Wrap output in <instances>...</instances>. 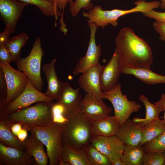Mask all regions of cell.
Masks as SVG:
<instances>
[{
  "instance_id": "obj_10",
  "label": "cell",
  "mask_w": 165,
  "mask_h": 165,
  "mask_svg": "<svg viewBox=\"0 0 165 165\" xmlns=\"http://www.w3.org/2000/svg\"><path fill=\"white\" fill-rule=\"evenodd\" d=\"M0 68L3 73L7 87L6 106L23 92L28 78L24 73L16 70L9 63H0Z\"/></svg>"
},
{
  "instance_id": "obj_34",
  "label": "cell",
  "mask_w": 165,
  "mask_h": 165,
  "mask_svg": "<svg viewBox=\"0 0 165 165\" xmlns=\"http://www.w3.org/2000/svg\"><path fill=\"white\" fill-rule=\"evenodd\" d=\"M91 0H75L69 2V10L72 16L76 17L78 15L80 10L83 9L89 10L94 7Z\"/></svg>"
},
{
  "instance_id": "obj_16",
  "label": "cell",
  "mask_w": 165,
  "mask_h": 165,
  "mask_svg": "<svg viewBox=\"0 0 165 165\" xmlns=\"http://www.w3.org/2000/svg\"><path fill=\"white\" fill-rule=\"evenodd\" d=\"M0 164L36 165L32 156L26 151L6 146L0 142Z\"/></svg>"
},
{
  "instance_id": "obj_2",
  "label": "cell",
  "mask_w": 165,
  "mask_h": 165,
  "mask_svg": "<svg viewBox=\"0 0 165 165\" xmlns=\"http://www.w3.org/2000/svg\"><path fill=\"white\" fill-rule=\"evenodd\" d=\"M68 120L62 130V144L76 149L84 148L94 136L92 121L79 111H67Z\"/></svg>"
},
{
  "instance_id": "obj_38",
  "label": "cell",
  "mask_w": 165,
  "mask_h": 165,
  "mask_svg": "<svg viewBox=\"0 0 165 165\" xmlns=\"http://www.w3.org/2000/svg\"><path fill=\"white\" fill-rule=\"evenodd\" d=\"M12 34L10 30L5 27L4 31L0 34V46L5 45Z\"/></svg>"
},
{
  "instance_id": "obj_27",
  "label": "cell",
  "mask_w": 165,
  "mask_h": 165,
  "mask_svg": "<svg viewBox=\"0 0 165 165\" xmlns=\"http://www.w3.org/2000/svg\"><path fill=\"white\" fill-rule=\"evenodd\" d=\"M145 152L142 145H126L121 160L124 165H142Z\"/></svg>"
},
{
  "instance_id": "obj_3",
  "label": "cell",
  "mask_w": 165,
  "mask_h": 165,
  "mask_svg": "<svg viewBox=\"0 0 165 165\" xmlns=\"http://www.w3.org/2000/svg\"><path fill=\"white\" fill-rule=\"evenodd\" d=\"M134 4L136 6L128 10L115 9L104 10L100 6H96L86 12H83L82 15L88 18V24H94L98 28H104L111 24L114 27L118 25V19L121 16L129 13L141 12L142 13L151 10L157 9L160 6V2L157 1L146 2L144 0H138Z\"/></svg>"
},
{
  "instance_id": "obj_37",
  "label": "cell",
  "mask_w": 165,
  "mask_h": 165,
  "mask_svg": "<svg viewBox=\"0 0 165 165\" xmlns=\"http://www.w3.org/2000/svg\"><path fill=\"white\" fill-rule=\"evenodd\" d=\"M153 27L160 34V39L165 42V23L156 21L153 23Z\"/></svg>"
},
{
  "instance_id": "obj_33",
  "label": "cell",
  "mask_w": 165,
  "mask_h": 165,
  "mask_svg": "<svg viewBox=\"0 0 165 165\" xmlns=\"http://www.w3.org/2000/svg\"><path fill=\"white\" fill-rule=\"evenodd\" d=\"M164 162L163 152H145L142 159V165H164Z\"/></svg>"
},
{
  "instance_id": "obj_21",
  "label": "cell",
  "mask_w": 165,
  "mask_h": 165,
  "mask_svg": "<svg viewBox=\"0 0 165 165\" xmlns=\"http://www.w3.org/2000/svg\"><path fill=\"white\" fill-rule=\"evenodd\" d=\"M26 151L34 158L38 165H47L49 162L44 144L32 133L25 141Z\"/></svg>"
},
{
  "instance_id": "obj_17",
  "label": "cell",
  "mask_w": 165,
  "mask_h": 165,
  "mask_svg": "<svg viewBox=\"0 0 165 165\" xmlns=\"http://www.w3.org/2000/svg\"><path fill=\"white\" fill-rule=\"evenodd\" d=\"M57 60L54 59L44 65L43 70L46 79L47 87L46 95L53 100L58 101L60 97L64 82L59 80L55 69Z\"/></svg>"
},
{
  "instance_id": "obj_41",
  "label": "cell",
  "mask_w": 165,
  "mask_h": 165,
  "mask_svg": "<svg viewBox=\"0 0 165 165\" xmlns=\"http://www.w3.org/2000/svg\"><path fill=\"white\" fill-rule=\"evenodd\" d=\"M155 104L158 106L162 107L164 111V115L163 117V121L165 123V94H162L160 99L156 102Z\"/></svg>"
},
{
  "instance_id": "obj_28",
  "label": "cell",
  "mask_w": 165,
  "mask_h": 165,
  "mask_svg": "<svg viewBox=\"0 0 165 165\" xmlns=\"http://www.w3.org/2000/svg\"><path fill=\"white\" fill-rule=\"evenodd\" d=\"M139 99L145 105L146 110L145 116L144 118H134L133 120L134 121L138 122L141 127L148 122L159 118L160 113L164 111L163 108L151 103L148 98L144 94L140 95Z\"/></svg>"
},
{
  "instance_id": "obj_12",
  "label": "cell",
  "mask_w": 165,
  "mask_h": 165,
  "mask_svg": "<svg viewBox=\"0 0 165 165\" xmlns=\"http://www.w3.org/2000/svg\"><path fill=\"white\" fill-rule=\"evenodd\" d=\"M79 111L94 121L109 116L111 114L112 109L103 101L102 98L86 93Z\"/></svg>"
},
{
  "instance_id": "obj_35",
  "label": "cell",
  "mask_w": 165,
  "mask_h": 165,
  "mask_svg": "<svg viewBox=\"0 0 165 165\" xmlns=\"http://www.w3.org/2000/svg\"><path fill=\"white\" fill-rule=\"evenodd\" d=\"M142 13L145 16L154 19L156 21L165 23V12H157L153 9Z\"/></svg>"
},
{
  "instance_id": "obj_45",
  "label": "cell",
  "mask_w": 165,
  "mask_h": 165,
  "mask_svg": "<svg viewBox=\"0 0 165 165\" xmlns=\"http://www.w3.org/2000/svg\"><path fill=\"white\" fill-rule=\"evenodd\" d=\"M73 0H64V6L65 7L67 3L68 2H69Z\"/></svg>"
},
{
  "instance_id": "obj_43",
  "label": "cell",
  "mask_w": 165,
  "mask_h": 165,
  "mask_svg": "<svg viewBox=\"0 0 165 165\" xmlns=\"http://www.w3.org/2000/svg\"><path fill=\"white\" fill-rule=\"evenodd\" d=\"M161 1L160 7L162 9H165V0H159Z\"/></svg>"
},
{
  "instance_id": "obj_26",
  "label": "cell",
  "mask_w": 165,
  "mask_h": 165,
  "mask_svg": "<svg viewBox=\"0 0 165 165\" xmlns=\"http://www.w3.org/2000/svg\"><path fill=\"white\" fill-rule=\"evenodd\" d=\"M17 0L35 6L46 16H54L56 20H58L59 17L61 16V25H64L65 24L63 20V14L61 13L57 6L54 2L49 0Z\"/></svg>"
},
{
  "instance_id": "obj_23",
  "label": "cell",
  "mask_w": 165,
  "mask_h": 165,
  "mask_svg": "<svg viewBox=\"0 0 165 165\" xmlns=\"http://www.w3.org/2000/svg\"><path fill=\"white\" fill-rule=\"evenodd\" d=\"M61 160L70 165H90L84 148L76 149L62 145Z\"/></svg>"
},
{
  "instance_id": "obj_4",
  "label": "cell",
  "mask_w": 165,
  "mask_h": 165,
  "mask_svg": "<svg viewBox=\"0 0 165 165\" xmlns=\"http://www.w3.org/2000/svg\"><path fill=\"white\" fill-rule=\"evenodd\" d=\"M53 101H40L35 105L15 111L0 118L11 124L19 123L27 128L46 127L53 123Z\"/></svg>"
},
{
  "instance_id": "obj_30",
  "label": "cell",
  "mask_w": 165,
  "mask_h": 165,
  "mask_svg": "<svg viewBox=\"0 0 165 165\" xmlns=\"http://www.w3.org/2000/svg\"><path fill=\"white\" fill-rule=\"evenodd\" d=\"M90 165H111L109 159L90 143L84 148Z\"/></svg>"
},
{
  "instance_id": "obj_13",
  "label": "cell",
  "mask_w": 165,
  "mask_h": 165,
  "mask_svg": "<svg viewBox=\"0 0 165 165\" xmlns=\"http://www.w3.org/2000/svg\"><path fill=\"white\" fill-rule=\"evenodd\" d=\"M28 4L17 0H0V19L12 34L24 8Z\"/></svg>"
},
{
  "instance_id": "obj_46",
  "label": "cell",
  "mask_w": 165,
  "mask_h": 165,
  "mask_svg": "<svg viewBox=\"0 0 165 165\" xmlns=\"http://www.w3.org/2000/svg\"><path fill=\"white\" fill-rule=\"evenodd\" d=\"M163 154L164 159V165H165V150L163 152Z\"/></svg>"
},
{
  "instance_id": "obj_9",
  "label": "cell",
  "mask_w": 165,
  "mask_h": 165,
  "mask_svg": "<svg viewBox=\"0 0 165 165\" xmlns=\"http://www.w3.org/2000/svg\"><path fill=\"white\" fill-rule=\"evenodd\" d=\"M91 143L109 159L112 165H124L121 157L126 145L116 135L94 136Z\"/></svg>"
},
{
  "instance_id": "obj_25",
  "label": "cell",
  "mask_w": 165,
  "mask_h": 165,
  "mask_svg": "<svg viewBox=\"0 0 165 165\" xmlns=\"http://www.w3.org/2000/svg\"><path fill=\"white\" fill-rule=\"evenodd\" d=\"M141 128L142 138L139 145H143L156 138L165 130V123L158 118L148 122Z\"/></svg>"
},
{
  "instance_id": "obj_8",
  "label": "cell",
  "mask_w": 165,
  "mask_h": 165,
  "mask_svg": "<svg viewBox=\"0 0 165 165\" xmlns=\"http://www.w3.org/2000/svg\"><path fill=\"white\" fill-rule=\"evenodd\" d=\"M40 101H53V100L36 89L28 79L26 86L23 92L7 105L0 112V118L6 115L29 106Z\"/></svg>"
},
{
  "instance_id": "obj_40",
  "label": "cell",
  "mask_w": 165,
  "mask_h": 165,
  "mask_svg": "<svg viewBox=\"0 0 165 165\" xmlns=\"http://www.w3.org/2000/svg\"><path fill=\"white\" fill-rule=\"evenodd\" d=\"M28 130H29L28 128L23 127V128L17 136L20 140L22 141H25L27 138V132Z\"/></svg>"
},
{
  "instance_id": "obj_7",
  "label": "cell",
  "mask_w": 165,
  "mask_h": 165,
  "mask_svg": "<svg viewBox=\"0 0 165 165\" xmlns=\"http://www.w3.org/2000/svg\"><path fill=\"white\" fill-rule=\"evenodd\" d=\"M101 97L111 103L114 110V116L120 126L126 122L133 113L138 112L142 106L135 101L128 100L126 96L123 94L119 83L109 90L102 92Z\"/></svg>"
},
{
  "instance_id": "obj_42",
  "label": "cell",
  "mask_w": 165,
  "mask_h": 165,
  "mask_svg": "<svg viewBox=\"0 0 165 165\" xmlns=\"http://www.w3.org/2000/svg\"><path fill=\"white\" fill-rule=\"evenodd\" d=\"M54 2L57 6L60 12L63 11V13L64 10L65 8L64 6V0H54Z\"/></svg>"
},
{
  "instance_id": "obj_15",
  "label": "cell",
  "mask_w": 165,
  "mask_h": 165,
  "mask_svg": "<svg viewBox=\"0 0 165 165\" xmlns=\"http://www.w3.org/2000/svg\"><path fill=\"white\" fill-rule=\"evenodd\" d=\"M102 66L99 63L91 68L82 73L78 79L80 87L86 93L101 98L103 92L100 79Z\"/></svg>"
},
{
  "instance_id": "obj_6",
  "label": "cell",
  "mask_w": 165,
  "mask_h": 165,
  "mask_svg": "<svg viewBox=\"0 0 165 165\" xmlns=\"http://www.w3.org/2000/svg\"><path fill=\"white\" fill-rule=\"evenodd\" d=\"M43 55L40 38L38 36L29 55L21 58L16 62L19 71L24 73L33 86L41 92L44 84L41 74V60Z\"/></svg>"
},
{
  "instance_id": "obj_29",
  "label": "cell",
  "mask_w": 165,
  "mask_h": 165,
  "mask_svg": "<svg viewBox=\"0 0 165 165\" xmlns=\"http://www.w3.org/2000/svg\"><path fill=\"white\" fill-rule=\"evenodd\" d=\"M29 38L28 35L22 32L19 35L13 36L9 39L5 46L11 54L13 61L16 62L21 57L20 50Z\"/></svg>"
},
{
  "instance_id": "obj_22",
  "label": "cell",
  "mask_w": 165,
  "mask_h": 165,
  "mask_svg": "<svg viewBox=\"0 0 165 165\" xmlns=\"http://www.w3.org/2000/svg\"><path fill=\"white\" fill-rule=\"evenodd\" d=\"M121 72L126 75H133L147 84L165 83V75L156 74L150 68H134L122 66Z\"/></svg>"
},
{
  "instance_id": "obj_47",
  "label": "cell",
  "mask_w": 165,
  "mask_h": 165,
  "mask_svg": "<svg viewBox=\"0 0 165 165\" xmlns=\"http://www.w3.org/2000/svg\"><path fill=\"white\" fill-rule=\"evenodd\" d=\"M51 1L54 2V0H49Z\"/></svg>"
},
{
  "instance_id": "obj_18",
  "label": "cell",
  "mask_w": 165,
  "mask_h": 165,
  "mask_svg": "<svg viewBox=\"0 0 165 165\" xmlns=\"http://www.w3.org/2000/svg\"><path fill=\"white\" fill-rule=\"evenodd\" d=\"M116 135L126 145H138L142 138L141 128L138 122L129 119L120 126Z\"/></svg>"
},
{
  "instance_id": "obj_44",
  "label": "cell",
  "mask_w": 165,
  "mask_h": 165,
  "mask_svg": "<svg viewBox=\"0 0 165 165\" xmlns=\"http://www.w3.org/2000/svg\"><path fill=\"white\" fill-rule=\"evenodd\" d=\"M59 165H70V164L67 162L63 161L61 160L59 164Z\"/></svg>"
},
{
  "instance_id": "obj_31",
  "label": "cell",
  "mask_w": 165,
  "mask_h": 165,
  "mask_svg": "<svg viewBox=\"0 0 165 165\" xmlns=\"http://www.w3.org/2000/svg\"><path fill=\"white\" fill-rule=\"evenodd\" d=\"M142 146L145 152H163L165 150V130L154 139L145 143Z\"/></svg>"
},
{
  "instance_id": "obj_11",
  "label": "cell",
  "mask_w": 165,
  "mask_h": 165,
  "mask_svg": "<svg viewBox=\"0 0 165 165\" xmlns=\"http://www.w3.org/2000/svg\"><path fill=\"white\" fill-rule=\"evenodd\" d=\"M90 29V35L88 49L86 54L81 58L72 71L75 75L82 73L99 63V60L101 54L100 44L96 43L95 35L98 28L95 25L88 24Z\"/></svg>"
},
{
  "instance_id": "obj_24",
  "label": "cell",
  "mask_w": 165,
  "mask_h": 165,
  "mask_svg": "<svg viewBox=\"0 0 165 165\" xmlns=\"http://www.w3.org/2000/svg\"><path fill=\"white\" fill-rule=\"evenodd\" d=\"M11 125L5 120L0 119V142L8 146L26 151L25 141H22L19 139L11 131Z\"/></svg>"
},
{
  "instance_id": "obj_20",
  "label": "cell",
  "mask_w": 165,
  "mask_h": 165,
  "mask_svg": "<svg viewBox=\"0 0 165 165\" xmlns=\"http://www.w3.org/2000/svg\"><path fill=\"white\" fill-rule=\"evenodd\" d=\"M120 126L116 116H109L92 121V133L94 136L109 137L116 135Z\"/></svg>"
},
{
  "instance_id": "obj_14",
  "label": "cell",
  "mask_w": 165,
  "mask_h": 165,
  "mask_svg": "<svg viewBox=\"0 0 165 165\" xmlns=\"http://www.w3.org/2000/svg\"><path fill=\"white\" fill-rule=\"evenodd\" d=\"M122 66L118 53L115 49L107 65L102 66L100 73L101 89L103 92L109 90L118 83Z\"/></svg>"
},
{
  "instance_id": "obj_36",
  "label": "cell",
  "mask_w": 165,
  "mask_h": 165,
  "mask_svg": "<svg viewBox=\"0 0 165 165\" xmlns=\"http://www.w3.org/2000/svg\"><path fill=\"white\" fill-rule=\"evenodd\" d=\"M13 61L11 54L5 45L0 46V63L9 64Z\"/></svg>"
},
{
  "instance_id": "obj_32",
  "label": "cell",
  "mask_w": 165,
  "mask_h": 165,
  "mask_svg": "<svg viewBox=\"0 0 165 165\" xmlns=\"http://www.w3.org/2000/svg\"><path fill=\"white\" fill-rule=\"evenodd\" d=\"M67 110L60 102H53L52 107L53 122L63 126L68 119L66 116Z\"/></svg>"
},
{
  "instance_id": "obj_1",
  "label": "cell",
  "mask_w": 165,
  "mask_h": 165,
  "mask_svg": "<svg viewBox=\"0 0 165 165\" xmlns=\"http://www.w3.org/2000/svg\"><path fill=\"white\" fill-rule=\"evenodd\" d=\"M116 50L122 67L150 68L153 61L151 48L129 27L122 28L115 39Z\"/></svg>"
},
{
  "instance_id": "obj_39",
  "label": "cell",
  "mask_w": 165,
  "mask_h": 165,
  "mask_svg": "<svg viewBox=\"0 0 165 165\" xmlns=\"http://www.w3.org/2000/svg\"><path fill=\"white\" fill-rule=\"evenodd\" d=\"M11 125L10 128L11 131L17 137L23 128V125L19 123H14Z\"/></svg>"
},
{
  "instance_id": "obj_19",
  "label": "cell",
  "mask_w": 165,
  "mask_h": 165,
  "mask_svg": "<svg viewBox=\"0 0 165 165\" xmlns=\"http://www.w3.org/2000/svg\"><path fill=\"white\" fill-rule=\"evenodd\" d=\"M80 87L73 89L68 82H64L59 100L68 111H79L82 99L79 94Z\"/></svg>"
},
{
  "instance_id": "obj_5",
  "label": "cell",
  "mask_w": 165,
  "mask_h": 165,
  "mask_svg": "<svg viewBox=\"0 0 165 165\" xmlns=\"http://www.w3.org/2000/svg\"><path fill=\"white\" fill-rule=\"evenodd\" d=\"M62 127L53 122L46 127L31 126L29 127L31 132L46 147L50 165H58L61 160Z\"/></svg>"
}]
</instances>
